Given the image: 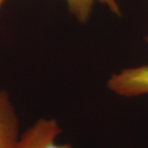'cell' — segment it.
<instances>
[{
    "instance_id": "6da1fadb",
    "label": "cell",
    "mask_w": 148,
    "mask_h": 148,
    "mask_svg": "<svg viewBox=\"0 0 148 148\" xmlns=\"http://www.w3.org/2000/svg\"><path fill=\"white\" fill-rule=\"evenodd\" d=\"M107 87L113 93L123 97L147 95L148 64L113 73L107 81Z\"/></svg>"
},
{
    "instance_id": "7a4b0ae2",
    "label": "cell",
    "mask_w": 148,
    "mask_h": 148,
    "mask_svg": "<svg viewBox=\"0 0 148 148\" xmlns=\"http://www.w3.org/2000/svg\"><path fill=\"white\" fill-rule=\"evenodd\" d=\"M62 132L57 120L40 119L20 137L17 148H74L69 143H56L55 139Z\"/></svg>"
},
{
    "instance_id": "3957f363",
    "label": "cell",
    "mask_w": 148,
    "mask_h": 148,
    "mask_svg": "<svg viewBox=\"0 0 148 148\" xmlns=\"http://www.w3.org/2000/svg\"><path fill=\"white\" fill-rule=\"evenodd\" d=\"M19 121L11 97L6 90H0V148H17Z\"/></svg>"
},
{
    "instance_id": "277c9868",
    "label": "cell",
    "mask_w": 148,
    "mask_h": 148,
    "mask_svg": "<svg viewBox=\"0 0 148 148\" xmlns=\"http://www.w3.org/2000/svg\"><path fill=\"white\" fill-rule=\"evenodd\" d=\"M70 13L76 20L82 24H86L89 21L95 0H65Z\"/></svg>"
},
{
    "instance_id": "5b68a950",
    "label": "cell",
    "mask_w": 148,
    "mask_h": 148,
    "mask_svg": "<svg viewBox=\"0 0 148 148\" xmlns=\"http://www.w3.org/2000/svg\"><path fill=\"white\" fill-rule=\"evenodd\" d=\"M95 1H98L101 4L106 5L111 11V12H113L114 14H115L117 16L121 15L120 8L118 5L117 0H95Z\"/></svg>"
},
{
    "instance_id": "8992f818",
    "label": "cell",
    "mask_w": 148,
    "mask_h": 148,
    "mask_svg": "<svg viewBox=\"0 0 148 148\" xmlns=\"http://www.w3.org/2000/svg\"><path fill=\"white\" fill-rule=\"evenodd\" d=\"M6 0H0V9H1V8H2V6L3 4V3L5 2Z\"/></svg>"
},
{
    "instance_id": "52a82bcc",
    "label": "cell",
    "mask_w": 148,
    "mask_h": 148,
    "mask_svg": "<svg viewBox=\"0 0 148 148\" xmlns=\"http://www.w3.org/2000/svg\"><path fill=\"white\" fill-rule=\"evenodd\" d=\"M146 41H147V43L148 44V35L146 36Z\"/></svg>"
}]
</instances>
